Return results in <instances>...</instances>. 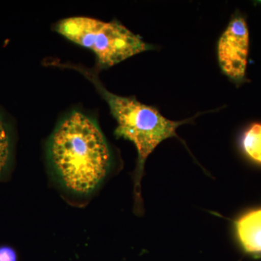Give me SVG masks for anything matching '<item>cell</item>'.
Returning a JSON list of instances; mask_svg holds the SVG:
<instances>
[{
    "mask_svg": "<svg viewBox=\"0 0 261 261\" xmlns=\"http://www.w3.org/2000/svg\"><path fill=\"white\" fill-rule=\"evenodd\" d=\"M53 29L70 42L93 51L97 71L155 48L116 20L105 22L89 17H70L57 22Z\"/></svg>",
    "mask_w": 261,
    "mask_h": 261,
    "instance_id": "3957f363",
    "label": "cell"
},
{
    "mask_svg": "<svg viewBox=\"0 0 261 261\" xmlns=\"http://www.w3.org/2000/svg\"><path fill=\"white\" fill-rule=\"evenodd\" d=\"M10 154L9 135L5 123L0 118V175L8 166Z\"/></svg>",
    "mask_w": 261,
    "mask_h": 261,
    "instance_id": "52a82bcc",
    "label": "cell"
},
{
    "mask_svg": "<svg viewBox=\"0 0 261 261\" xmlns=\"http://www.w3.org/2000/svg\"><path fill=\"white\" fill-rule=\"evenodd\" d=\"M248 27L240 15L231 19L218 42V60L223 73L230 80L240 83L245 80L248 58Z\"/></svg>",
    "mask_w": 261,
    "mask_h": 261,
    "instance_id": "277c9868",
    "label": "cell"
},
{
    "mask_svg": "<svg viewBox=\"0 0 261 261\" xmlns=\"http://www.w3.org/2000/svg\"><path fill=\"white\" fill-rule=\"evenodd\" d=\"M235 233L245 252L261 254V207L242 215L234 223Z\"/></svg>",
    "mask_w": 261,
    "mask_h": 261,
    "instance_id": "5b68a950",
    "label": "cell"
},
{
    "mask_svg": "<svg viewBox=\"0 0 261 261\" xmlns=\"http://www.w3.org/2000/svg\"><path fill=\"white\" fill-rule=\"evenodd\" d=\"M47 155L62 185L78 195H88L109 172L112 153L97 122L73 111L57 125L49 137Z\"/></svg>",
    "mask_w": 261,
    "mask_h": 261,
    "instance_id": "6da1fadb",
    "label": "cell"
},
{
    "mask_svg": "<svg viewBox=\"0 0 261 261\" xmlns=\"http://www.w3.org/2000/svg\"><path fill=\"white\" fill-rule=\"evenodd\" d=\"M241 145L249 159L261 165V123H253L244 132Z\"/></svg>",
    "mask_w": 261,
    "mask_h": 261,
    "instance_id": "8992f818",
    "label": "cell"
},
{
    "mask_svg": "<svg viewBox=\"0 0 261 261\" xmlns=\"http://www.w3.org/2000/svg\"><path fill=\"white\" fill-rule=\"evenodd\" d=\"M0 261H17V254L12 247H0Z\"/></svg>",
    "mask_w": 261,
    "mask_h": 261,
    "instance_id": "ba28073f",
    "label": "cell"
},
{
    "mask_svg": "<svg viewBox=\"0 0 261 261\" xmlns=\"http://www.w3.org/2000/svg\"><path fill=\"white\" fill-rule=\"evenodd\" d=\"M51 65L70 68L80 72L91 82L103 99L108 103L111 114L118 123L116 135L135 144L138 152L135 176L136 206L140 210L141 179L146 161L149 154L163 142L171 137H177L178 127L190 123V119L181 121H171L165 118L156 108L142 104L135 97H121L109 92L103 85L96 69H89L80 65L53 61Z\"/></svg>",
    "mask_w": 261,
    "mask_h": 261,
    "instance_id": "7a4b0ae2",
    "label": "cell"
}]
</instances>
